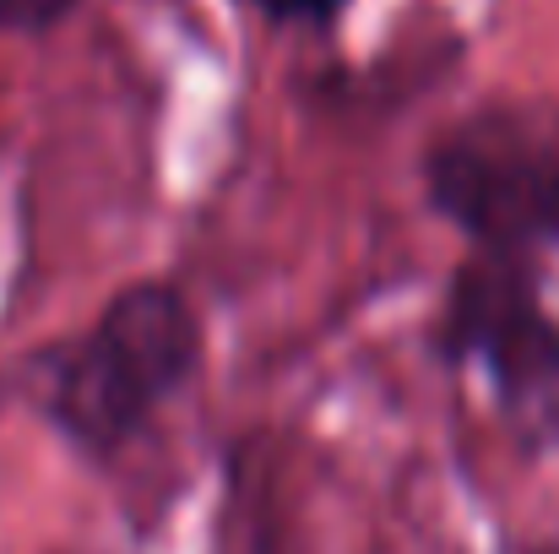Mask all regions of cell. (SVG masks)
Segmentation results:
<instances>
[{
	"mask_svg": "<svg viewBox=\"0 0 559 554\" xmlns=\"http://www.w3.org/2000/svg\"><path fill=\"white\" fill-rule=\"evenodd\" d=\"M206 365V332L190 294L169 278L126 283L87 332L38 349L22 386L44 424L82 457L115 462Z\"/></svg>",
	"mask_w": 559,
	"mask_h": 554,
	"instance_id": "cell-1",
	"label": "cell"
},
{
	"mask_svg": "<svg viewBox=\"0 0 559 554\" xmlns=\"http://www.w3.org/2000/svg\"><path fill=\"white\" fill-rule=\"evenodd\" d=\"M424 196L467 250L538 261L559 245V98L516 93L456 115L424 148Z\"/></svg>",
	"mask_w": 559,
	"mask_h": 554,
	"instance_id": "cell-2",
	"label": "cell"
},
{
	"mask_svg": "<svg viewBox=\"0 0 559 554\" xmlns=\"http://www.w3.org/2000/svg\"><path fill=\"white\" fill-rule=\"evenodd\" d=\"M435 354L451 369H484L511 419H559V316L544 305L527 256L467 250L445 278Z\"/></svg>",
	"mask_w": 559,
	"mask_h": 554,
	"instance_id": "cell-3",
	"label": "cell"
},
{
	"mask_svg": "<svg viewBox=\"0 0 559 554\" xmlns=\"http://www.w3.org/2000/svg\"><path fill=\"white\" fill-rule=\"evenodd\" d=\"M239 5H250L266 27H332L348 11V0H239Z\"/></svg>",
	"mask_w": 559,
	"mask_h": 554,
	"instance_id": "cell-4",
	"label": "cell"
},
{
	"mask_svg": "<svg viewBox=\"0 0 559 554\" xmlns=\"http://www.w3.org/2000/svg\"><path fill=\"white\" fill-rule=\"evenodd\" d=\"M82 0H0V33H22V38H38V33H55Z\"/></svg>",
	"mask_w": 559,
	"mask_h": 554,
	"instance_id": "cell-5",
	"label": "cell"
},
{
	"mask_svg": "<svg viewBox=\"0 0 559 554\" xmlns=\"http://www.w3.org/2000/svg\"><path fill=\"white\" fill-rule=\"evenodd\" d=\"M516 554H559V533H549V539H538V544H527V550Z\"/></svg>",
	"mask_w": 559,
	"mask_h": 554,
	"instance_id": "cell-6",
	"label": "cell"
}]
</instances>
